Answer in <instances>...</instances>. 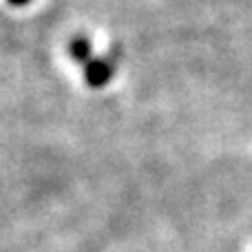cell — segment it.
Masks as SVG:
<instances>
[{"label":"cell","instance_id":"cell-1","mask_svg":"<svg viewBox=\"0 0 252 252\" xmlns=\"http://www.w3.org/2000/svg\"><path fill=\"white\" fill-rule=\"evenodd\" d=\"M109 75H111V71L104 62H91V64L87 66V80L93 84V87L104 84L106 80H109Z\"/></svg>","mask_w":252,"mask_h":252},{"label":"cell","instance_id":"cell-2","mask_svg":"<svg viewBox=\"0 0 252 252\" xmlns=\"http://www.w3.org/2000/svg\"><path fill=\"white\" fill-rule=\"evenodd\" d=\"M89 51H91V47H89L87 40H75V42L71 44V53H73L78 60H87Z\"/></svg>","mask_w":252,"mask_h":252}]
</instances>
